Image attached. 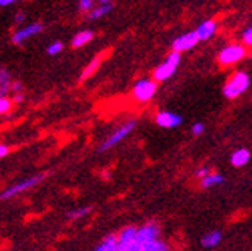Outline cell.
I'll use <instances>...</instances> for the list:
<instances>
[{
  "mask_svg": "<svg viewBox=\"0 0 252 251\" xmlns=\"http://www.w3.org/2000/svg\"><path fill=\"white\" fill-rule=\"evenodd\" d=\"M45 178H46V173H42V174H35V176H31V178H27L25 180H20V182H17L14 185L8 186L6 190H3L2 194H0V199L8 200V199H12V197H16L19 194L27 193V191L31 190V188L39 185L42 180H45Z\"/></svg>",
  "mask_w": 252,
  "mask_h": 251,
  "instance_id": "cell-1",
  "label": "cell"
},
{
  "mask_svg": "<svg viewBox=\"0 0 252 251\" xmlns=\"http://www.w3.org/2000/svg\"><path fill=\"white\" fill-rule=\"evenodd\" d=\"M134 128H135V120H128V122H125V123H122L119 128H116L114 131H112L106 139L100 143V146H98V151L100 153H105V151H108V149H111V148H114L116 145H119L122 141H125L126 137H128L132 131H134Z\"/></svg>",
  "mask_w": 252,
  "mask_h": 251,
  "instance_id": "cell-2",
  "label": "cell"
},
{
  "mask_svg": "<svg viewBox=\"0 0 252 251\" xmlns=\"http://www.w3.org/2000/svg\"><path fill=\"white\" fill-rule=\"evenodd\" d=\"M251 85V79L246 72L238 71L234 76L226 82L224 88H223V94L228 99H237L238 96H242Z\"/></svg>",
  "mask_w": 252,
  "mask_h": 251,
  "instance_id": "cell-3",
  "label": "cell"
},
{
  "mask_svg": "<svg viewBox=\"0 0 252 251\" xmlns=\"http://www.w3.org/2000/svg\"><path fill=\"white\" fill-rule=\"evenodd\" d=\"M179 65H180V54L172 51L166 57V60L154 70V80L156 82H165V80H168L169 77L174 76V72L177 71Z\"/></svg>",
  "mask_w": 252,
  "mask_h": 251,
  "instance_id": "cell-4",
  "label": "cell"
},
{
  "mask_svg": "<svg viewBox=\"0 0 252 251\" xmlns=\"http://www.w3.org/2000/svg\"><path fill=\"white\" fill-rule=\"evenodd\" d=\"M157 93V82L153 79H140L132 90V96L138 104H146L149 100H153V97Z\"/></svg>",
  "mask_w": 252,
  "mask_h": 251,
  "instance_id": "cell-5",
  "label": "cell"
},
{
  "mask_svg": "<svg viewBox=\"0 0 252 251\" xmlns=\"http://www.w3.org/2000/svg\"><path fill=\"white\" fill-rule=\"evenodd\" d=\"M246 54V49L243 45H238V43H234V45H228L224 46L220 54H219V62L224 67H229V65H234L237 64L238 60H242Z\"/></svg>",
  "mask_w": 252,
  "mask_h": 251,
  "instance_id": "cell-6",
  "label": "cell"
},
{
  "mask_svg": "<svg viewBox=\"0 0 252 251\" xmlns=\"http://www.w3.org/2000/svg\"><path fill=\"white\" fill-rule=\"evenodd\" d=\"M160 236V225L154 220L143 223L142 227L137 228V234H135V241L138 242V245H145L148 242H153L156 239H158Z\"/></svg>",
  "mask_w": 252,
  "mask_h": 251,
  "instance_id": "cell-7",
  "label": "cell"
},
{
  "mask_svg": "<svg viewBox=\"0 0 252 251\" xmlns=\"http://www.w3.org/2000/svg\"><path fill=\"white\" fill-rule=\"evenodd\" d=\"M156 123L158 125V127L161 128H177L180 127V125L183 123V119L182 116L175 114V112H171V111H160L157 112L156 116Z\"/></svg>",
  "mask_w": 252,
  "mask_h": 251,
  "instance_id": "cell-8",
  "label": "cell"
},
{
  "mask_svg": "<svg viewBox=\"0 0 252 251\" xmlns=\"http://www.w3.org/2000/svg\"><path fill=\"white\" fill-rule=\"evenodd\" d=\"M198 42H200V40H198V37H197L195 31H192V33H186V34L177 37V39L174 40V43H172V51H175V53H179V54H180V53H183V51H188V49L194 48Z\"/></svg>",
  "mask_w": 252,
  "mask_h": 251,
  "instance_id": "cell-9",
  "label": "cell"
},
{
  "mask_svg": "<svg viewBox=\"0 0 252 251\" xmlns=\"http://www.w3.org/2000/svg\"><path fill=\"white\" fill-rule=\"evenodd\" d=\"M43 30V25L42 23H32V25H28V27H25L19 31H16L12 34V43L14 45H20L23 43L25 40H28L30 37L32 36H37L39 33H42Z\"/></svg>",
  "mask_w": 252,
  "mask_h": 251,
  "instance_id": "cell-10",
  "label": "cell"
},
{
  "mask_svg": "<svg viewBox=\"0 0 252 251\" xmlns=\"http://www.w3.org/2000/svg\"><path fill=\"white\" fill-rule=\"evenodd\" d=\"M216 30H217V23L214 22V20H206V22H203L197 28L195 34L198 37V40H208V39H211V37L214 36Z\"/></svg>",
  "mask_w": 252,
  "mask_h": 251,
  "instance_id": "cell-11",
  "label": "cell"
},
{
  "mask_svg": "<svg viewBox=\"0 0 252 251\" xmlns=\"http://www.w3.org/2000/svg\"><path fill=\"white\" fill-rule=\"evenodd\" d=\"M249 160H251V153H249V149H246V148L237 149V151H234L232 156H231V164H232L235 168L245 167Z\"/></svg>",
  "mask_w": 252,
  "mask_h": 251,
  "instance_id": "cell-12",
  "label": "cell"
},
{
  "mask_svg": "<svg viewBox=\"0 0 252 251\" xmlns=\"http://www.w3.org/2000/svg\"><path fill=\"white\" fill-rule=\"evenodd\" d=\"M94 251H119V244H117V236L116 234H108L105 239H102Z\"/></svg>",
  "mask_w": 252,
  "mask_h": 251,
  "instance_id": "cell-13",
  "label": "cell"
},
{
  "mask_svg": "<svg viewBox=\"0 0 252 251\" xmlns=\"http://www.w3.org/2000/svg\"><path fill=\"white\" fill-rule=\"evenodd\" d=\"M223 176L219 174V173H209L206 178H203L200 180V186L205 188V190H208V188H212V186H217L220 183H223Z\"/></svg>",
  "mask_w": 252,
  "mask_h": 251,
  "instance_id": "cell-14",
  "label": "cell"
},
{
  "mask_svg": "<svg viewBox=\"0 0 252 251\" xmlns=\"http://www.w3.org/2000/svg\"><path fill=\"white\" fill-rule=\"evenodd\" d=\"M100 64H102V56H95L90 64L86 65V68L83 70V72H82V76H80V82H85L86 79H90L93 74L98 70V67H100Z\"/></svg>",
  "mask_w": 252,
  "mask_h": 251,
  "instance_id": "cell-15",
  "label": "cell"
},
{
  "mask_svg": "<svg viewBox=\"0 0 252 251\" xmlns=\"http://www.w3.org/2000/svg\"><path fill=\"white\" fill-rule=\"evenodd\" d=\"M93 37H94V33L93 31H80L74 36V39H72V48H82L85 46L86 43H90L93 40Z\"/></svg>",
  "mask_w": 252,
  "mask_h": 251,
  "instance_id": "cell-16",
  "label": "cell"
},
{
  "mask_svg": "<svg viewBox=\"0 0 252 251\" xmlns=\"http://www.w3.org/2000/svg\"><path fill=\"white\" fill-rule=\"evenodd\" d=\"M135 234H137V227L134 225H128L120 230V233L117 234V244H125V242H131L135 239Z\"/></svg>",
  "mask_w": 252,
  "mask_h": 251,
  "instance_id": "cell-17",
  "label": "cell"
},
{
  "mask_svg": "<svg viewBox=\"0 0 252 251\" xmlns=\"http://www.w3.org/2000/svg\"><path fill=\"white\" fill-rule=\"evenodd\" d=\"M221 242V233L220 231H211L201 237V245L205 248H214Z\"/></svg>",
  "mask_w": 252,
  "mask_h": 251,
  "instance_id": "cell-18",
  "label": "cell"
},
{
  "mask_svg": "<svg viewBox=\"0 0 252 251\" xmlns=\"http://www.w3.org/2000/svg\"><path fill=\"white\" fill-rule=\"evenodd\" d=\"M11 74L6 70H0V97H6L8 91L11 90Z\"/></svg>",
  "mask_w": 252,
  "mask_h": 251,
  "instance_id": "cell-19",
  "label": "cell"
},
{
  "mask_svg": "<svg viewBox=\"0 0 252 251\" xmlns=\"http://www.w3.org/2000/svg\"><path fill=\"white\" fill-rule=\"evenodd\" d=\"M140 251H171V247L161 239H156L140 247Z\"/></svg>",
  "mask_w": 252,
  "mask_h": 251,
  "instance_id": "cell-20",
  "label": "cell"
},
{
  "mask_svg": "<svg viewBox=\"0 0 252 251\" xmlns=\"http://www.w3.org/2000/svg\"><path fill=\"white\" fill-rule=\"evenodd\" d=\"M91 211H93V207H79V208H75V210H71L66 215V217L69 220H79V219L86 217Z\"/></svg>",
  "mask_w": 252,
  "mask_h": 251,
  "instance_id": "cell-21",
  "label": "cell"
},
{
  "mask_svg": "<svg viewBox=\"0 0 252 251\" xmlns=\"http://www.w3.org/2000/svg\"><path fill=\"white\" fill-rule=\"evenodd\" d=\"M109 11H112V5H111V3L100 5V6L94 8L93 11H90V16H88V17H90L91 20H97V19H100V17L106 16Z\"/></svg>",
  "mask_w": 252,
  "mask_h": 251,
  "instance_id": "cell-22",
  "label": "cell"
},
{
  "mask_svg": "<svg viewBox=\"0 0 252 251\" xmlns=\"http://www.w3.org/2000/svg\"><path fill=\"white\" fill-rule=\"evenodd\" d=\"M12 104L11 102V99H8V97H0V116H5V114H8V112L12 109Z\"/></svg>",
  "mask_w": 252,
  "mask_h": 251,
  "instance_id": "cell-23",
  "label": "cell"
},
{
  "mask_svg": "<svg viewBox=\"0 0 252 251\" xmlns=\"http://www.w3.org/2000/svg\"><path fill=\"white\" fill-rule=\"evenodd\" d=\"M119 251H140V245L134 239L131 242H125V244H119Z\"/></svg>",
  "mask_w": 252,
  "mask_h": 251,
  "instance_id": "cell-24",
  "label": "cell"
},
{
  "mask_svg": "<svg viewBox=\"0 0 252 251\" xmlns=\"http://www.w3.org/2000/svg\"><path fill=\"white\" fill-rule=\"evenodd\" d=\"M62 49H63L62 42H54V43H51L48 46V54L49 56H56V54H59L62 51Z\"/></svg>",
  "mask_w": 252,
  "mask_h": 251,
  "instance_id": "cell-25",
  "label": "cell"
},
{
  "mask_svg": "<svg viewBox=\"0 0 252 251\" xmlns=\"http://www.w3.org/2000/svg\"><path fill=\"white\" fill-rule=\"evenodd\" d=\"M79 6L83 12H88V11H93V6H94V0H80L79 2Z\"/></svg>",
  "mask_w": 252,
  "mask_h": 251,
  "instance_id": "cell-26",
  "label": "cell"
},
{
  "mask_svg": "<svg viewBox=\"0 0 252 251\" xmlns=\"http://www.w3.org/2000/svg\"><path fill=\"white\" fill-rule=\"evenodd\" d=\"M191 131H192V134H194V136H201V134L205 133V123H201V122L194 123Z\"/></svg>",
  "mask_w": 252,
  "mask_h": 251,
  "instance_id": "cell-27",
  "label": "cell"
},
{
  "mask_svg": "<svg viewBox=\"0 0 252 251\" xmlns=\"http://www.w3.org/2000/svg\"><path fill=\"white\" fill-rule=\"evenodd\" d=\"M211 173V170L208 168V167H201V168H198V170H195V178L197 179H203V178H206V176Z\"/></svg>",
  "mask_w": 252,
  "mask_h": 251,
  "instance_id": "cell-28",
  "label": "cell"
},
{
  "mask_svg": "<svg viewBox=\"0 0 252 251\" xmlns=\"http://www.w3.org/2000/svg\"><path fill=\"white\" fill-rule=\"evenodd\" d=\"M243 42H245L248 46H252V27L248 28V30L243 33Z\"/></svg>",
  "mask_w": 252,
  "mask_h": 251,
  "instance_id": "cell-29",
  "label": "cell"
},
{
  "mask_svg": "<svg viewBox=\"0 0 252 251\" xmlns=\"http://www.w3.org/2000/svg\"><path fill=\"white\" fill-rule=\"evenodd\" d=\"M11 91H14V94L16 93H22L23 91V85H22V82H19V80H14L11 83Z\"/></svg>",
  "mask_w": 252,
  "mask_h": 251,
  "instance_id": "cell-30",
  "label": "cell"
},
{
  "mask_svg": "<svg viewBox=\"0 0 252 251\" xmlns=\"http://www.w3.org/2000/svg\"><path fill=\"white\" fill-rule=\"evenodd\" d=\"M23 100H25V94L23 93H16L14 96H12V99H11V102L12 104H22L23 102Z\"/></svg>",
  "mask_w": 252,
  "mask_h": 251,
  "instance_id": "cell-31",
  "label": "cell"
},
{
  "mask_svg": "<svg viewBox=\"0 0 252 251\" xmlns=\"http://www.w3.org/2000/svg\"><path fill=\"white\" fill-rule=\"evenodd\" d=\"M11 153V148L6 143H0V157H6Z\"/></svg>",
  "mask_w": 252,
  "mask_h": 251,
  "instance_id": "cell-32",
  "label": "cell"
},
{
  "mask_svg": "<svg viewBox=\"0 0 252 251\" xmlns=\"http://www.w3.org/2000/svg\"><path fill=\"white\" fill-rule=\"evenodd\" d=\"M19 2V0H0V6H8V5H12Z\"/></svg>",
  "mask_w": 252,
  "mask_h": 251,
  "instance_id": "cell-33",
  "label": "cell"
},
{
  "mask_svg": "<svg viewBox=\"0 0 252 251\" xmlns=\"http://www.w3.org/2000/svg\"><path fill=\"white\" fill-rule=\"evenodd\" d=\"M23 20H25V14H17V16H16V19H14V22H16V23H22Z\"/></svg>",
  "mask_w": 252,
  "mask_h": 251,
  "instance_id": "cell-34",
  "label": "cell"
},
{
  "mask_svg": "<svg viewBox=\"0 0 252 251\" xmlns=\"http://www.w3.org/2000/svg\"><path fill=\"white\" fill-rule=\"evenodd\" d=\"M98 2L102 5H106V3H109V0H98Z\"/></svg>",
  "mask_w": 252,
  "mask_h": 251,
  "instance_id": "cell-35",
  "label": "cell"
}]
</instances>
